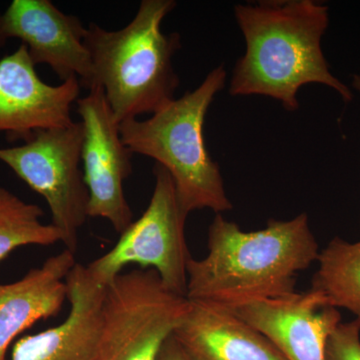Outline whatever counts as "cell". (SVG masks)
I'll use <instances>...</instances> for the list:
<instances>
[{"mask_svg":"<svg viewBox=\"0 0 360 360\" xmlns=\"http://www.w3.org/2000/svg\"><path fill=\"white\" fill-rule=\"evenodd\" d=\"M207 255L187 264V300L234 309L295 292L298 274L317 262L319 243L302 213L269 219L245 232L217 213L208 229Z\"/></svg>","mask_w":360,"mask_h":360,"instance_id":"6da1fadb","label":"cell"},{"mask_svg":"<svg viewBox=\"0 0 360 360\" xmlns=\"http://www.w3.org/2000/svg\"><path fill=\"white\" fill-rule=\"evenodd\" d=\"M234 15L246 51L232 73L231 96L272 97L295 111L300 87L319 84L335 90L345 103L354 99L349 87L330 72L322 51L328 6L312 0L262 1L238 4Z\"/></svg>","mask_w":360,"mask_h":360,"instance_id":"7a4b0ae2","label":"cell"},{"mask_svg":"<svg viewBox=\"0 0 360 360\" xmlns=\"http://www.w3.org/2000/svg\"><path fill=\"white\" fill-rule=\"evenodd\" d=\"M174 0H143L131 22L116 32L90 23L84 44L94 84L103 87L116 122L158 112L174 101L179 85L172 58L181 47L179 33L165 34L161 23ZM92 84V85H94Z\"/></svg>","mask_w":360,"mask_h":360,"instance_id":"3957f363","label":"cell"},{"mask_svg":"<svg viewBox=\"0 0 360 360\" xmlns=\"http://www.w3.org/2000/svg\"><path fill=\"white\" fill-rule=\"evenodd\" d=\"M225 82L226 70L217 66L198 89L174 99L150 118H132L120 124L122 141L132 153L153 158L167 170L187 214L205 208L221 214L233 207L219 165L210 158L203 137L206 113Z\"/></svg>","mask_w":360,"mask_h":360,"instance_id":"277c9868","label":"cell"},{"mask_svg":"<svg viewBox=\"0 0 360 360\" xmlns=\"http://www.w3.org/2000/svg\"><path fill=\"white\" fill-rule=\"evenodd\" d=\"M188 304L163 285L155 270L118 274L104 290L96 360H158Z\"/></svg>","mask_w":360,"mask_h":360,"instance_id":"5b68a950","label":"cell"},{"mask_svg":"<svg viewBox=\"0 0 360 360\" xmlns=\"http://www.w3.org/2000/svg\"><path fill=\"white\" fill-rule=\"evenodd\" d=\"M153 174L155 189L146 212L120 234L108 252L90 262L87 269L106 285L125 266L137 264L142 269L155 270L165 288L186 297L187 264L193 257L186 238L188 214L180 205L167 170L156 163Z\"/></svg>","mask_w":360,"mask_h":360,"instance_id":"8992f818","label":"cell"},{"mask_svg":"<svg viewBox=\"0 0 360 360\" xmlns=\"http://www.w3.org/2000/svg\"><path fill=\"white\" fill-rule=\"evenodd\" d=\"M84 139V124L73 122L40 130L22 146L0 148V161L46 201L51 224L75 255L78 233L89 219V189L79 168Z\"/></svg>","mask_w":360,"mask_h":360,"instance_id":"52a82bcc","label":"cell"},{"mask_svg":"<svg viewBox=\"0 0 360 360\" xmlns=\"http://www.w3.org/2000/svg\"><path fill=\"white\" fill-rule=\"evenodd\" d=\"M89 90L86 96L77 101L84 127L82 160L89 193L87 214L108 220L122 234L134 222V213L123 191V182L132 172L134 153L122 141L120 123L103 87L94 84Z\"/></svg>","mask_w":360,"mask_h":360,"instance_id":"ba28073f","label":"cell"},{"mask_svg":"<svg viewBox=\"0 0 360 360\" xmlns=\"http://www.w3.org/2000/svg\"><path fill=\"white\" fill-rule=\"evenodd\" d=\"M87 28L77 16L59 11L51 0H13L0 14V47L18 39L33 65H47L63 82L77 78L94 84L91 58L85 46Z\"/></svg>","mask_w":360,"mask_h":360,"instance_id":"9c48e42d","label":"cell"},{"mask_svg":"<svg viewBox=\"0 0 360 360\" xmlns=\"http://www.w3.org/2000/svg\"><path fill=\"white\" fill-rule=\"evenodd\" d=\"M77 78L60 85L40 79L27 47L21 44L0 59V134L7 141L27 142L40 130L72 124L71 106L80 94Z\"/></svg>","mask_w":360,"mask_h":360,"instance_id":"30bf717a","label":"cell"},{"mask_svg":"<svg viewBox=\"0 0 360 360\" xmlns=\"http://www.w3.org/2000/svg\"><path fill=\"white\" fill-rule=\"evenodd\" d=\"M231 310L262 333L286 360H326L329 336L341 323L340 310L312 288Z\"/></svg>","mask_w":360,"mask_h":360,"instance_id":"8fae6325","label":"cell"},{"mask_svg":"<svg viewBox=\"0 0 360 360\" xmlns=\"http://www.w3.org/2000/svg\"><path fill=\"white\" fill-rule=\"evenodd\" d=\"M70 312L58 326L20 338L11 360H96L105 285L84 264L66 277Z\"/></svg>","mask_w":360,"mask_h":360,"instance_id":"7c38bea8","label":"cell"},{"mask_svg":"<svg viewBox=\"0 0 360 360\" xmlns=\"http://www.w3.org/2000/svg\"><path fill=\"white\" fill-rule=\"evenodd\" d=\"M172 335L191 360H286L236 312L212 303L189 300Z\"/></svg>","mask_w":360,"mask_h":360,"instance_id":"4fadbf2b","label":"cell"},{"mask_svg":"<svg viewBox=\"0 0 360 360\" xmlns=\"http://www.w3.org/2000/svg\"><path fill=\"white\" fill-rule=\"evenodd\" d=\"M75 255L63 250L11 283H0V360L11 343L37 321L56 316L68 302L66 277Z\"/></svg>","mask_w":360,"mask_h":360,"instance_id":"5bb4252c","label":"cell"},{"mask_svg":"<svg viewBox=\"0 0 360 360\" xmlns=\"http://www.w3.org/2000/svg\"><path fill=\"white\" fill-rule=\"evenodd\" d=\"M312 290L319 291L336 309L354 315L360 326V241L335 238L319 252Z\"/></svg>","mask_w":360,"mask_h":360,"instance_id":"9a60e30c","label":"cell"},{"mask_svg":"<svg viewBox=\"0 0 360 360\" xmlns=\"http://www.w3.org/2000/svg\"><path fill=\"white\" fill-rule=\"evenodd\" d=\"M44 212L34 203L25 202L0 186V262L22 246H51L63 236L53 224L41 221Z\"/></svg>","mask_w":360,"mask_h":360,"instance_id":"2e32d148","label":"cell"},{"mask_svg":"<svg viewBox=\"0 0 360 360\" xmlns=\"http://www.w3.org/2000/svg\"><path fill=\"white\" fill-rule=\"evenodd\" d=\"M326 360H360V326L356 321L341 323L329 336Z\"/></svg>","mask_w":360,"mask_h":360,"instance_id":"e0dca14e","label":"cell"},{"mask_svg":"<svg viewBox=\"0 0 360 360\" xmlns=\"http://www.w3.org/2000/svg\"><path fill=\"white\" fill-rule=\"evenodd\" d=\"M158 360H191L180 347L174 335H170L161 347Z\"/></svg>","mask_w":360,"mask_h":360,"instance_id":"ac0fdd59","label":"cell"},{"mask_svg":"<svg viewBox=\"0 0 360 360\" xmlns=\"http://www.w3.org/2000/svg\"><path fill=\"white\" fill-rule=\"evenodd\" d=\"M352 87H354V89L355 90H356L357 92H359V94H360V75H352Z\"/></svg>","mask_w":360,"mask_h":360,"instance_id":"d6986e66","label":"cell"}]
</instances>
